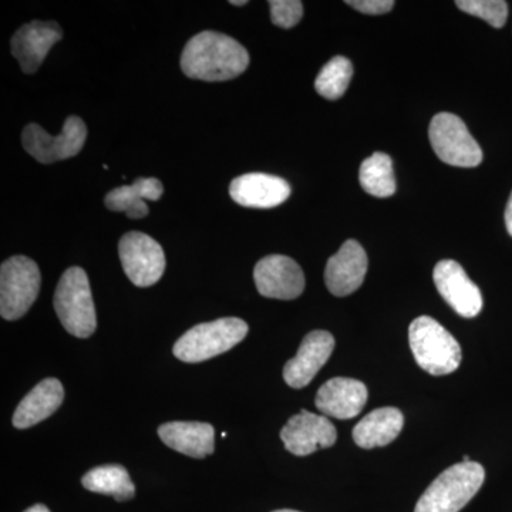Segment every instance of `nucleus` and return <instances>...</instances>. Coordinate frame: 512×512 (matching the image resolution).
<instances>
[{"label": "nucleus", "mask_w": 512, "mask_h": 512, "mask_svg": "<svg viewBox=\"0 0 512 512\" xmlns=\"http://www.w3.org/2000/svg\"><path fill=\"white\" fill-rule=\"evenodd\" d=\"M281 439L289 453L305 457L320 448L332 447L338 440V431L328 417L302 410L285 424Z\"/></svg>", "instance_id": "obj_11"}, {"label": "nucleus", "mask_w": 512, "mask_h": 512, "mask_svg": "<svg viewBox=\"0 0 512 512\" xmlns=\"http://www.w3.org/2000/svg\"><path fill=\"white\" fill-rule=\"evenodd\" d=\"M367 255L355 239H349L338 254L329 259L325 269V284L335 296H348L356 292L365 281Z\"/></svg>", "instance_id": "obj_16"}, {"label": "nucleus", "mask_w": 512, "mask_h": 512, "mask_svg": "<svg viewBox=\"0 0 512 512\" xmlns=\"http://www.w3.org/2000/svg\"><path fill=\"white\" fill-rule=\"evenodd\" d=\"M346 5L365 15H384L394 8L393 0H348Z\"/></svg>", "instance_id": "obj_27"}, {"label": "nucleus", "mask_w": 512, "mask_h": 512, "mask_svg": "<svg viewBox=\"0 0 512 512\" xmlns=\"http://www.w3.org/2000/svg\"><path fill=\"white\" fill-rule=\"evenodd\" d=\"M359 181L367 194L376 198H389L396 192L392 158L375 153L360 165Z\"/></svg>", "instance_id": "obj_23"}, {"label": "nucleus", "mask_w": 512, "mask_h": 512, "mask_svg": "<svg viewBox=\"0 0 512 512\" xmlns=\"http://www.w3.org/2000/svg\"><path fill=\"white\" fill-rule=\"evenodd\" d=\"M42 284L40 269L28 256L16 255L0 268V315L18 320L36 302Z\"/></svg>", "instance_id": "obj_6"}, {"label": "nucleus", "mask_w": 512, "mask_h": 512, "mask_svg": "<svg viewBox=\"0 0 512 512\" xmlns=\"http://www.w3.org/2000/svg\"><path fill=\"white\" fill-rule=\"evenodd\" d=\"M161 441L178 453L204 458L214 453L215 430L201 421H171L158 427Z\"/></svg>", "instance_id": "obj_18"}, {"label": "nucleus", "mask_w": 512, "mask_h": 512, "mask_svg": "<svg viewBox=\"0 0 512 512\" xmlns=\"http://www.w3.org/2000/svg\"><path fill=\"white\" fill-rule=\"evenodd\" d=\"M409 343L417 365L433 376L456 372L463 360L460 343L430 316L413 320L409 328Z\"/></svg>", "instance_id": "obj_2"}, {"label": "nucleus", "mask_w": 512, "mask_h": 512, "mask_svg": "<svg viewBox=\"0 0 512 512\" xmlns=\"http://www.w3.org/2000/svg\"><path fill=\"white\" fill-rule=\"evenodd\" d=\"M458 9L485 20L495 29H501L507 22L508 5L504 0H457Z\"/></svg>", "instance_id": "obj_25"}, {"label": "nucleus", "mask_w": 512, "mask_h": 512, "mask_svg": "<svg viewBox=\"0 0 512 512\" xmlns=\"http://www.w3.org/2000/svg\"><path fill=\"white\" fill-rule=\"evenodd\" d=\"M25 512H50L49 508L46 507V505L43 504H36L33 505V507L28 508Z\"/></svg>", "instance_id": "obj_29"}, {"label": "nucleus", "mask_w": 512, "mask_h": 512, "mask_svg": "<svg viewBox=\"0 0 512 512\" xmlns=\"http://www.w3.org/2000/svg\"><path fill=\"white\" fill-rule=\"evenodd\" d=\"M505 225H507L508 234L512 237V192L510 200H508L507 208H505Z\"/></svg>", "instance_id": "obj_28"}, {"label": "nucleus", "mask_w": 512, "mask_h": 512, "mask_svg": "<svg viewBox=\"0 0 512 512\" xmlns=\"http://www.w3.org/2000/svg\"><path fill=\"white\" fill-rule=\"evenodd\" d=\"M248 323L239 318H222L200 323L175 342L174 356L185 363H201L220 356L247 338Z\"/></svg>", "instance_id": "obj_4"}, {"label": "nucleus", "mask_w": 512, "mask_h": 512, "mask_svg": "<svg viewBox=\"0 0 512 512\" xmlns=\"http://www.w3.org/2000/svg\"><path fill=\"white\" fill-rule=\"evenodd\" d=\"M121 265L127 278L138 288L157 284L165 271V254L156 239L131 231L119 242Z\"/></svg>", "instance_id": "obj_9"}, {"label": "nucleus", "mask_w": 512, "mask_h": 512, "mask_svg": "<svg viewBox=\"0 0 512 512\" xmlns=\"http://www.w3.org/2000/svg\"><path fill=\"white\" fill-rule=\"evenodd\" d=\"M164 187L157 178H138L133 185L114 188L106 195V207L110 211L124 212L131 220L147 217L146 200L158 201Z\"/></svg>", "instance_id": "obj_21"}, {"label": "nucleus", "mask_w": 512, "mask_h": 512, "mask_svg": "<svg viewBox=\"0 0 512 512\" xmlns=\"http://www.w3.org/2000/svg\"><path fill=\"white\" fill-rule=\"evenodd\" d=\"M229 3H231V5H234V6H244V5H247L248 2H247V0H239V2H238V0H231V2H229Z\"/></svg>", "instance_id": "obj_30"}, {"label": "nucleus", "mask_w": 512, "mask_h": 512, "mask_svg": "<svg viewBox=\"0 0 512 512\" xmlns=\"http://www.w3.org/2000/svg\"><path fill=\"white\" fill-rule=\"evenodd\" d=\"M256 289L265 298L292 301L305 289V275L298 262L285 255L262 258L254 269Z\"/></svg>", "instance_id": "obj_10"}, {"label": "nucleus", "mask_w": 512, "mask_h": 512, "mask_svg": "<svg viewBox=\"0 0 512 512\" xmlns=\"http://www.w3.org/2000/svg\"><path fill=\"white\" fill-rule=\"evenodd\" d=\"M404 426V416L399 409L383 407L367 414L353 429V440L360 448L372 450L384 447L399 437Z\"/></svg>", "instance_id": "obj_20"}, {"label": "nucleus", "mask_w": 512, "mask_h": 512, "mask_svg": "<svg viewBox=\"0 0 512 512\" xmlns=\"http://www.w3.org/2000/svg\"><path fill=\"white\" fill-rule=\"evenodd\" d=\"M64 400L63 384L53 377L36 384L25 399L19 403L13 414V426L25 430L46 420L62 406Z\"/></svg>", "instance_id": "obj_19"}, {"label": "nucleus", "mask_w": 512, "mask_h": 512, "mask_svg": "<svg viewBox=\"0 0 512 512\" xmlns=\"http://www.w3.org/2000/svg\"><path fill=\"white\" fill-rule=\"evenodd\" d=\"M429 137L434 153L443 163L453 167L473 168L483 161V150L456 114L440 113L434 116L430 123Z\"/></svg>", "instance_id": "obj_7"}, {"label": "nucleus", "mask_w": 512, "mask_h": 512, "mask_svg": "<svg viewBox=\"0 0 512 512\" xmlns=\"http://www.w3.org/2000/svg\"><path fill=\"white\" fill-rule=\"evenodd\" d=\"M55 311L63 328L76 336L86 339L97 328L92 288L89 276L79 266H72L60 278L55 293Z\"/></svg>", "instance_id": "obj_5"}, {"label": "nucleus", "mask_w": 512, "mask_h": 512, "mask_svg": "<svg viewBox=\"0 0 512 512\" xmlns=\"http://www.w3.org/2000/svg\"><path fill=\"white\" fill-rule=\"evenodd\" d=\"M434 284L444 301L463 318H476L483 309V295L468 278L463 266L453 259H444L433 272Z\"/></svg>", "instance_id": "obj_12"}, {"label": "nucleus", "mask_w": 512, "mask_h": 512, "mask_svg": "<svg viewBox=\"0 0 512 512\" xmlns=\"http://www.w3.org/2000/svg\"><path fill=\"white\" fill-rule=\"evenodd\" d=\"M485 470L476 461L447 468L421 495L414 512H458L480 491Z\"/></svg>", "instance_id": "obj_3"}, {"label": "nucleus", "mask_w": 512, "mask_h": 512, "mask_svg": "<svg viewBox=\"0 0 512 512\" xmlns=\"http://www.w3.org/2000/svg\"><path fill=\"white\" fill-rule=\"evenodd\" d=\"M87 138V127L77 116L67 117L62 133L50 136L39 124H29L22 133V144L30 156L42 164L76 157L82 151Z\"/></svg>", "instance_id": "obj_8"}, {"label": "nucleus", "mask_w": 512, "mask_h": 512, "mask_svg": "<svg viewBox=\"0 0 512 512\" xmlns=\"http://www.w3.org/2000/svg\"><path fill=\"white\" fill-rule=\"evenodd\" d=\"M249 66L247 49L224 33H198L188 40L181 56V69L190 79L225 82L235 79Z\"/></svg>", "instance_id": "obj_1"}, {"label": "nucleus", "mask_w": 512, "mask_h": 512, "mask_svg": "<svg viewBox=\"0 0 512 512\" xmlns=\"http://www.w3.org/2000/svg\"><path fill=\"white\" fill-rule=\"evenodd\" d=\"M274 512H299V511H293V510H278Z\"/></svg>", "instance_id": "obj_31"}, {"label": "nucleus", "mask_w": 512, "mask_h": 512, "mask_svg": "<svg viewBox=\"0 0 512 512\" xmlns=\"http://www.w3.org/2000/svg\"><path fill=\"white\" fill-rule=\"evenodd\" d=\"M271 19L274 25L282 29H291L301 22L303 3L299 0H271Z\"/></svg>", "instance_id": "obj_26"}, {"label": "nucleus", "mask_w": 512, "mask_h": 512, "mask_svg": "<svg viewBox=\"0 0 512 512\" xmlns=\"http://www.w3.org/2000/svg\"><path fill=\"white\" fill-rule=\"evenodd\" d=\"M335 349V338L326 330H313L303 338L298 353L284 367V379L293 389H302L312 382L326 365Z\"/></svg>", "instance_id": "obj_13"}, {"label": "nucleus", "mask_w": 512, "mask_h": 512, "mask_svg": "<svg viewBox=\"0 0 512 512\" xmlns=\"http://www.w3.org/2000/svg\"><path fill=\"white\" fill-rule=\"evenodd\" d=\"M291 192V185L284 178L262 173L241 175L229 185L232 200L256 210H269L284 204Z\"/></svg>", "instance_id": "obj_15"}, {"label": "nucleus", "mask_w": 512, "mask_h": 512, "mask_svg": "<svg viewBox=\"0 0 512 512\" xmlns=\"http://www.w3.org/2000/svg\"><path fill=\"white\" fill-rule=\"evenodd\" d=\"M315 403L323 416L338 420L355 419L365 409L367 387L359 380L335 377L320 387Z\"/></svg>", "instance_id": "obj_17"}, {"label": "nucleus", "mask_w": 512, "mask_h": 512, "mask_svg": "<svg viewBox=\"0 0 512 512\" xmlns=\"http://www.w3.org/2000/svg\"><path fill=\"white\" fill-rule=\"evenodd\" d=\"M63 30L56 22L28 23L18 29L12 37V55L18 59L23 73L33 74L37 72L50 49L60 42Z\"/></svg>", "instance_id": "obj_14"}, {"label": "nucleus", "mask_w": 512, "mask_h": 512, "mask_svg": "<svg viewBox=\"0 0 512 512\" xmlns=\"http://www.w3.org/2000/svg\"><path fill=\"white\" fill-rule=\"evenodd\" d=\"M353 76V66L349 59L336 56L320 70L315 80V89L328 100H338L348 90Z\"/></svg>", "instance_id": "obj_24"}, {"label": "nucleus", "mask_w": 512, "mask_h": 512, "mask_svg": "<svg viewBox=\"0 0 512 512\" xmlns=\"http://www.w3.org/2000/svg\"><path fill=\"white\" fill-rule=\"evenodd\" d=\"M83 487L92 493L111 495L116 501H128L136 494V487L128 471L119 464L93 468L82 478Z\"/></svg>", "instance_id": "obj_22"}]
</instances>
